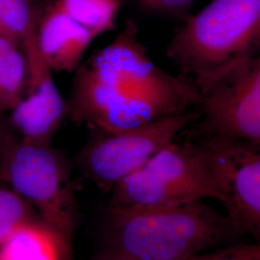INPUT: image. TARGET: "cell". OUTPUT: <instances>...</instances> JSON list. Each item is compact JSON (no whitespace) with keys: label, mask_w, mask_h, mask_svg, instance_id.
<instances>
[{"label":"cell","mask_w":260,"mask_h":260,"mask_svg":"<svg viewBox=\"0 0 260 260\" xmlns=\"http://www.w3.org/2000/svg\"><path fill=\"white\" fill-rule=\"evenodd\" d=\"M200 100L191 81L152 62L136 23L127 19L108 46L75 70L67 108L78 125L116 132L191 110Z\"/></svg>","instance_id":"obj_1"},{"label":"cell","mask_w":260,"mask_h":260,"mask_svg":"<svg viewBox=\"0 0 260 260\" xmlns=\"http://www.w3.org/2000/svg\"><path fill=\"white\" fill-rule=\"evenodd\" d=\"M242 233L226 215L203 201L134 208H109L107 250L139 260H182Z\"/></svg>","instance_id":"obj_2"},{"label":"cell","mask_w":260,"mask_h":260,"mask_svg":"<svg viewBox=\"0 0 260 260\" xmlns=\"http://www.w3.org/2000/svg\"><path fill=\"white\" fill-rule=\"evenodd\" d=\"M260 0H212L177 29L166 54L199 92L258 56Z\"/></svg>","instance_id":"obj_3"},{"label":"cell","mask_w":260,"mask_h":260,"mask_svg":"<svg viewBox=\"0 0 260 260\" xmlns=\"http://www.w3.org/2000/svg\"><path fill=\"white\" fill-rule=\"evenodd\" d=\"M0 183L24 199L65 243L75 229V197L70 166L50 144L10 141L5 149Z\"/></svg>","instance_id":"obj_4"},{"label":"cell","mask_w":260,"mask_h":260,"mask_svg":"<svg viewBox=\"0 0 260 260\" xmlns=\"http://www.w3.org/2000/svg\"><path fill=\"white\" fill-rule=\"evenodd\" d=\"M201 117L191 109L116 132L92 130L76 158L78 169L100 189L111 193L123 178L144 167Z\"/></svg>","instance_id":"obj_5"},{"label":"cell","mask_w":260,"mask_h":260,"mask_svg":"<svg viewBox=\"0 0 260 260\" xmlns=\"http://www.w3.org/2000/svg\"><path fill=\"white\" fill-rule=\"evenodd\" d=\"M111 194L109 208L114 209L216 200L195 146L175 142L123 178Z\"/></svg>","instance_id":"obj_6"},{"label":"cell","mask_w":260,"mask_h":260,"mask_svg":"<svg viewBox=\"0 0 260 260\" xmlns=\"http://www.w3.org/2000/svg\"><path fill=\"white\" fill-rule=\"evenodd\" d=\"M216 200L239 232L260 233L259 146L242 140L207 135L194 144Z\"/></svg>","instance_id":"obj_7"},{"label":"cell","mask_w":260,"mask_h":260,"mask_svg":"<svg viewBox=\"0 0 260 260\" xmlns=\"http://www.w3.org/2000/svg\"><path fill=\"white\" fill-rule=\"evenodd\" d=\"M200 95L203 129L207 135L259 146V55L216 78Z\"/></svg>","instance_id":"obj_8"},{"label":"cell","mask_w":260,"mask_h":260,"mask_svg":"<svg viewBox=\"0 0 260 260\" xmlns=\"http://www.w3.org/2000/svg\"><path fill=\"white\" fill-rule=\"evenodd\" d=\"M27 56L28 80L21 102L10 112V125L20 139L50 144L68 116L65 102L56 86L52 71L45 62L37 44V30L22 41Z\"/></svg>","instance_id":"obj_9"},{"label":"cell","mask_w":260,"mask_h":260,"mask_svg":"<svg viewBox=\"0 0 260 260\" xmlns=\"http://www.w3.org/2000/svg\"><path fill=\"white\" fill-rule=\"evenodd\" d=\"M95 38L72 19L55 0L45 5L37 29V44L52 72H75Z\"/></svg>","instance_id":"obj_10"},{"label":"cell","mask_w":260,"mask_h":260,"mask_svg":"<svg viewBox=\"0 0 260 260\" xmlns=\"http://www.w3.org/2000/svg\"><path fill=\"white\" fill-rule=\"evenodd\" d=\"M66 244L40 220L19 226L0 244V260H61Z\"/></svg>","instance_id":"obj_11"},{"label":"cell","mask_w":260,"mask_h":260,"mask_svg":"<svg viewBox=\"0 0 260 260\" xmlns=\"http://www.w3.org/2000/svg\"><path fill=\"white\" fill-rule=\"evenodd\" d=\"M27 56L22 44L0 34V113H10L25 93Z\"/></svg>","instance_id":"obj_12"},{"label":"cell","mask_w":260,"mask_h":260,"mask_svg":"<svg viewBox=\"0 0 260 260\" xmlns=\"http://www.w3.org/2000/svg\"><path fill=\"white\" fill-rule=\"evenodd\" d=\"M77 23L96 37L115 28L122 0H55Z\"/></svg>","instance_id":"obj_13"},{"label":"cell","mask_w":260,"mask_h":260,"mask_svg":"<svg viewBox=\"0 0 260 260\" xmlns=\"http://www.w3.org/2000/svg\"><path fill=\"white\" fill-rule=\"evenodd\" d=\"M44 7L42 0H0V34L22 43L37 30Z\"/></svg>","instance_id":"obj_14"},{"label":"cell","mask_w":260,"mask_h":260,"mask_svg":"<svg viewBox=\"0 0 260 260\" xmlns=\"http://www.w3.org/2000/svg\"><path fill=\"white\" fill-rule=\"evenodd\" d=\"M40 220L35 209L6 186H0V244L23 223Z\"/></svg>","instance_id":"obj_15"},{"label":"cell","mask_w":260,"mask_h":260,"mask_svg":"<svg viewBox=\"0 0 260 260\" xmlns=\"http://www.w3.org/2000/svg\"><path fill=\"white\" fill-rule=\"evenodd\" d=\"M182 260H260L258 245H239L213 252H201Z\"/></svg>","instance_id":"obj_16"},{"label":"cell","mask_w":260,"mask_h":260,"mask_svg":"<svg viewBox=\"0 0 260 260\" xmlns=\"http://www.w3.org/2000/svg\"><path fill=\"white\" fill-rule=\"evenodd\" d=\"M194 0H139L140 5L149 12L169 16H184Z\"/></svg>","instance_id":"obj_17"},{"label":"cell","mask_w":260,"mask_h":260,"mask_svg":"<svg viewBox=\"0 0 260 260\" xmlns=\"http://www.w3.org/2000/svg\"><path fill=\"white\" fill-rule=\"evenodd\" d=\"M8 127L9 124H7V122L2 119V114L0 113V168L5 149L7 148L10 141L13 139V136L11 135Z\"/></svg>","instance_id":"obj_18"},{"label":"cell","mask_w":260,"mask_h":260,"mask_svg":"<svg viewBox=\"0 0 260 260\" xmlns=\"http://www.w3.org/2000/svg\"><path fill=\"white\" fill-rule=\"evenodd\" d=\"M98 260H139L129 254L123 253L121 251H111L106 250V251L103 253L100 258Z\"/></svg>","instance_id":"obj_19"}]
</instances>
